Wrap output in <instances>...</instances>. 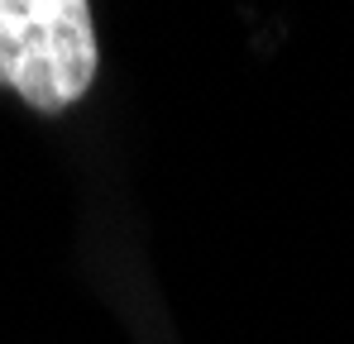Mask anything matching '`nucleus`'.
I'll return each mask as SVG.
<instances>
[{
    "label": "nucleus",
    "instance_id": "1",
    "mask_svg": "<svg viewBox=\"0 0 354 344\" xmlns=\"http://www.w3.org/2000/svg\"><path fill=\"white\" fill-rule=\"evenodd\" d=\"M101 67L96 24L82 0H0V86L34 111L77 106Z\"/></svg>",
    "mask_w": 354,
    "mask_h": 344
}]
</instances>
